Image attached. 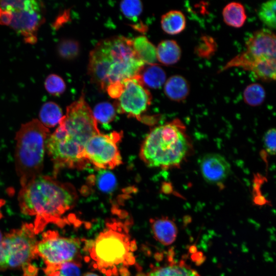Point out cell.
Instances as JSON below:
<instances>
[{"mask_svg":"<svg viewBox=\"0 0 276 276\" xmlns=\"http://www.w3.org/2000/svg\"><path fill=\"white\" fill-rule=\"evenodd\" d=\"M275 35L271 30H257L246 41L245 50L229 61L221 71L233 67L249 71L259 62L275 59Z\"/></svg>","mask_w":276,"mask_h":276,"instance_id":"9c48e42d","label":"cell"},{"mask_svg":"<svg viewBox=\"0 0 276 276\" xmlns=\"http://www.w3.org/2000/svg\"><path fill=\"white\" fill-rule=\"evenodd\" d=\"M145 276H200L183 260L170 261L169 263L154 267Z\"/></svg>","mask_w":276,"mask_h":276,"instance_id":"9a60e30c","label":"cell"},{"mask_svg":"<svg viewBox=\"0 0 276 276\" xmlns=\"http://www.w3.org/2000/svg\"><path fill=\"white\" fill-rule=\"evenodd\" d=\"M40 122L47 128L55 127L63 117L59 106L53 102H46L42 106L39 113Z\"/></svg>","mask_w":276,"mask_h":276,"instance_id":"7402d4cb","label":"cell"},{"mask_svg":"<svg viewBox=\"0 0 276 276\" xmlns=\"http://www.w3.org/2000/svg\"><path fill=\"white\" fill-rule=\"evenodd\" d=\"M80 49L79 43L69 38L60 40L57 47L59 57L67 60L75 59L79 54Z\"/></svg>","mask_w":276,"mask_h":276,"instance_id":"4316f807","label":"cell"},{"mask_svg":"<svg viewBox=\"0 0 276 276\" xmlns=\"http://www.w3.org/2000/svg\"><path fill=\"white\" fill-rule=\"evenodd\" d=\"M122 137V132L96 134L85 144L83 154L85 159L100 170L112 169L122 163L118 144Z\"/></svg>","mask_w":276,"mask_h":276,"instance_id":"30bf717a","label":"cell"},{"mask_svg":"<svg viewBox=\"0 0 276 276\" xmlns=\"http://www.w3.org/2000/svg\"><path fill=\"white\" fill-rule=\"evenodd\" d=\"M275 5V0L266 1L260 5L258 10L260 20L270 30L276 27Z\"/></svg>","mask_w":276,"mask_h":276,"instance_id":"484cf974","label":"cell"},{"mask_svg":"<svg viewBox=\"0 0 276 276\" xmlns=\"http://www.w3.org/2000/svg\"><path fill=\"white\" fill-rule=\"evenodd\" d=\"M100 133L84 94L68 105L59 126L45 142V150L53 164L54 177L63 168L81 170L88 162L84 157L88 140Z\"/></svg>","mask_w":276,"mask_h":276,"instance_id":"6da1fadb","label":"cell"},{"mask_svg":"<svg viewBox=\"0 0 276 276\" xmlns=\"http://www.w3.org/2000/svg\"><path fill=\"white\" fill-rule=\"evenodd\" d=\"M199 166L203 179L211 184L222 183L231 172V165L226 159L217 153H209L204 155Z\"/></svg>","mask_w":276,"mask_h":276,"instance_id":"4fadbf2b","label":"cell"},{"mask_svg":"<svg viewBox=\"0 0 276 276\" xmlns=\"http://www.w3.org/2000/svg\"><path fill=\"white\" fill-rule=\"evenodd\" d=\"M94 266L107 276H128L127 266L135 263L133 252L136 248L126 226L122 222H108L94 241L88 244Z\"/></svg>","mask_w":276,"mask_h":276,"instance_id":"277c9868","label":"cell"},{"mask_svg":"<svg viewBox=\"0 0 276 276\" xmlns=\"http://www.w3.org/2000/svg\"><path fill=\"white\" fill-rule=\"evenodd\" d=\"M123 83V91L113 104L116 111L141 120L142 114L151 104V95L139 75L124 80Z\"/></svg>","mask_w":276,"mask_h":276,"instance_id":"8fae6325","label":"cell"},{"mask_svg":"<svg viewBox=\"0 0 276 276\" xmlns=\"http://www.w3.org/2000/svg\"><path fill=\"white\" fill-rule=\"evenodd\" d=\"M49 133L37 119L22 124L16 133L15 166L21 187L41 174Z\"/></svg>","mask_w":276,"mask_h":276,"instance_id":"8992f818","label":"cell"},{"mask_svg":"<svg viewBox=\"0 0 276 276\" xmlns=\"http://www.w3.org/2000/svg\"><path fill=\"white\" fill-rule=\"evenodd\" d=\"M80 262L71 261L60 265L45 267L44 272L48 276H80Z\"/></svg>","mask_w":276,"mask_h":276,"instance_id":"cb8c5ba5","label":"cell"},{"mask_svg":"<svg viewBox=\"0 0 276 276\" xmlns=\"http://www.w3.org/2000/svg\"><path fill=\"white\" fill-rule=\"evenodd\" d=\"M266 97L265 89L258 83L250 84L244 89L243 93L244 101L251 106H258L264 102Z\"/></svg>","mask_w":276,"mask_h":276,"instance_id":"d4e9b609","label":"cell"},{"mask_svg":"<svg viewBox=\"0 0 276 276\" xmlns=\"http://www.w3.org/2000/svg\"><path fill=\"white\" fill-rule=\"evenodd\" d=\"M78 195L75 187L55 177L39 175L21 187L18 195L21 212L35 216L36 235L49 223L62 227L71 221L64 216L76 205Z\"/></svg>","mask_w":276,"mask_h":276,"instance_id":"7a4b0ae2","label":"cell"},{"mask_svg":"<svg viewBox=\"0 0 276 276\" xmlns=\"http://www.w3.org/2000/svg\"><path fill=\"white\" fill-rule=\"evenodd\" d=\"M120 7L124 16L133 21H137L143 10L142 3L139 0H124Z\"/></svg>","mask_w":276,"mask_h":276,"instance_id":"f1b7e54d","label":"cell"},{"mask_svg":"<svg viewBox=\"0 0 276 276\" xmlns=\"http://www.w3.org/2000/svg\"><path fill=\"white\" fill-rule=\"evenodd\" d=\"M83 276H99V275L93 272H87L85 273Z\"/></svg>","mask_w":276,"mask_h":276,"instance_id":"74e56055","label":"cell"},{"mask_svg":"<svg viewBox=\"0 0 276 276\" xmlns=\"http://www.w3.org/2000/svg\"><path fill=\"white\" fill-rule=\"evenodd\" d=\"M88 73L101 90L139 75L145 64L139 58L132 40L121 36L99 41L89 55Z\"/></svg>","mask_w":276,"mask_h":276,"instance_id":"3957f363","label":"cell"},{"mask_svg":"<svg viewBox=\"0 0 276 276\" xmlns=\"http://www.w3.org/2000/svg\"><path fill=\"white\" fill-rule=\"evenodd\" d=\"M216 49V44L213 38L203 36L197 46L195 51L196 54L203 58L210 57Z\"/></svg>","mask_w":276,"mask_h":276,"instance_id":"1f68e13d","label":"cell"},{"mask_svg":"<svg viewBox=\"0 0 276 276\" xmlns=\"http://www.w3.org/2000/svg\"><path fill=\"white\" fill-rule=\"evenodd\" d=\"M150 226L155 239L164 245H169L175 240L177 228L173 221L168 217L150 220Z\"/></svg>","mask_w":276,"mask_h":276,"instance_id":"5bb4252c","label":"cell"},{"mask_svg":"<svg viewBox=\"0 0 276 276\" xmlns=\"http://www.w3.org/2000/svg\"><path fill=\"white\" fill-rule=\"evenodd\" d=\"M132 46L137 57L144 64H155L157 60L156 48L146 37H136L132 40Z\"/></svg>","mask_w":276,"mask_h":276,"instance_id":"ffe728a7","label":"cell"},{"mask_svg":"<svg viewBox=\"0 0 276 276\" xmlns=\"http://www.w3.org/2000/svg\"><path fill=\"white\" fill-rule=\"evenodd\" d=\"M44 10L41 2L32 0L28 7L12 13L9 26L24 36L27 42H34L37 31L44 21Z\"/></svg>","mask_w":276,"mask_h":276,"instance_id":"7c38bea8","label":"cell"},{"mask_svg":"<svg viewBox=\"0 0 276 276\" xmlns=\"http://www.w3.org/2000/svg\"><path fill=\"white\" fill-rule=\"evenodd\" d=\"M190 90L187 80L179 75L171 76L165 83L164 92L170 100L181 102L188 96Z\"/></svg>","mask_w":276,"mask_h":276,"instance_id":"2e32d148","label":"cell"},{"mask_svg":"<svg viewBox=\"0 0 276 276\" xmlns=\"http://www.w3.org/2000/svg\"><path fill=\"white\" fill-rule=\"evenodd\" d=\"M222 14L224 22L227 25L236 28L242 27L247 18L244 7L237 2H232L226 4Z\"/></svg>","mask_w":276,"mask_h":276,"instance_id":"d6986e66","label":"cell"},{"mask_svg":"<svg viewBox=\"0 0 276 276\" xmlns=\"http://www.w3.org/2000/svg\"><path fill=\"white\" fill-rule=\"evenodd\" d=\"M3 236L1 231H0V243L3 240Z\"/></svg>","mask_w":276,"mask_h":276,"instance_id":"f35d334b","label":"cell"},{"mask_svg":"<svg viewBox=\"0 0 276 276\" xmlns=\"http://www.w3.org/2000/svg\"><path fill=\"white\" fill-rule=\"evenodd\" d=\"M47 91L52 95L58 96L62 94L66 89L65 83L63 79L56 74H50L44 81Z\"/></svg>","mask_w":276,"mask_h":276,"instance_id":"4dcf8cb0","label":"cell"},{"mask_svg":"<svg viewBox=\"0 0 276 276\" xmlns=\"http://www.w3.org/2000/svg\"><path fill=\"white\" fill-rule=\"evenodd\" d=\"M6 201L4 199L0 198V219L3 217L2 212L1 211V208L5 205Z\"/></svg>","mask_w":276,"mask_h":276,"instance_id":"8d00e7d4","label":"cell"},{"mask_svg":"<svg viewBox=\"0 0 276 276\" xmlns=\"http://www.w3.org/2000/svg\"><path fill=\"white\" fill-rule=\"evenodd\" d=\"M116 110L113 105L109 102H102L95 107L93 115L97 122L108 124L112 121L116 117Z\"/></svg>","mask_w":276,"mask_h":276,"instance_id":"83f0119b","label":"cell"},{"mask_svg":"<svg viewBox=\"0 0 276 276\" xmlns=\"http://www.w3.org/2000/svg\"><path fill=\"white\" fill-rule=\"evenodd\" d=\"M157 59L166 65L177 62L181 56V50L178 43L172 39H166L160 42L156 48Z\"/></svg>","mask_w":276,"mask_h":276,"instance_id":"e0dca14e","label":"cell"},{"mask_svg":"<svg viewBox=\"0 0 276 276\" xmlns=\"http://www.w3.org/2000/svg\"><path fill=\"white\" fill-rule=\"evenodd\" d=\"M143 85L151 88H160L165 83L166 74L164 69L157 64L149 65L143 68L139 74Z\"/></svg>","mask_w":276,"mask_h":276,"instance_id":"44dd1931","label":"cell"},{"mask_svg":"<svg viewBox=\"0 0 276 276\" xmlns=\"http://www.w3.org/2000/svg\"><path fill=\"white\" fill-rule=\"evenodd\" d=\"M160 24L162 29L165 33L176 35L185 29L186 18L181 11L172 10L162 15Z\"/></svg>","mask_w":276,"mask_h":276,"instance_id":"ac0fdd59","label":"cell"},{"mask_svg":"<svg viewBox=\"0 0 276 276\" xmlns=\"http://www.w3.org/2000/svg\"><path fill=\"white\" fill-rule=\"evenodd\" d=\"M12 19V13L0 7V25L9 26Z\"/></svg>","mask_w":276,"mask_h":276,"instance_id":"e575fe53","label":"cell"},{"mask_svg":"<svg viewBox=\"0 0 276 276\" xmlns=\"http://www.w3.org/2000/svg\"><path fill=\"white\" fill-rule=\"evenodd\" d=\"M81 245L78 238L64 237L56 231L49 230L42 234L35 252L46 267H53L67 262H80Z\"/></svg>","mask_w":276,"mask_h":276,"instance_id":"ba28073f","label":"cell"},{"mask_svg":"<svg viewBox=\"0 0 276 276\" xmlns=\"http://www.w3.org/2000/svg\"><path fill=\"white\" fill-rule=\"evenodd\" d=\"M191 149L185 126L175 119L149 132L142 144L140 156L148 167L168 169L180 165Z\"/></svg>","mask_w":276,"mask_h":276,"instance_id":"5b68a950","label":"cell"},{"mask_svg":"<svg viewBox=\"0 0 276 276\" xmlns=\"http://www.w3.org/2000/svg\"><path fill=\"white\" fill-rule=\"evenodd\" d=\"M275 130L270 128L265 133L263 137L264 147L266 151L271 155L275 153Z\"/></svg>","mask_w":276,"mask_h":276,"instance_id":"d6a6232c","label":"cell"},{"mask_svg":"<svg viewBox=\"0 0 276 276\" xmlns=\"http://www.w3.org/2000/svg\"><path fill=\"white\" fill-rule=\"evenodd\" d=\"M36 235L33 224L28 223L5 235L0 243L3 270L22 268L37 258Z\"/></svg>","mask_w":276,"mask_h":276,"instance_id":"52a82bcc","label":"cell"},{"mask_svg":"<svg viewBox=\"0 0 276 276\" xmlns=\"http://www.w3.org/2000/svg\"><path fill=\"white\" fill-rule=\"evenodd\" d=\"M255 78L263 81L275 79L276 60L270 59L257 63L249 70Z\"/></svg>","mask_w":276,"mask_h":276,"instance_id":"603a6c76","label":"cell"},{"mask_svg":"<svg viewBox=\"0 0 276 276\" xmlns=\"http://www.w3.org/2000/svg\"><path fill=\"white\" fill-rule=\"evenodd\" d=\"M124 83L117 82L109 85L106 89L108 95L112 98L117 99L121 95L124 89Z\"/></svg>","mask_w":276,"mask_h":276,"instance_id":"836d02e7","label":"cell"},{"mask_svg":"<svg viewBox=\"0 0 276 276\" xmlns=\"http://www.w3.org/2000/svg\"><path fill=\"white\" fill-rule=\"evenodd\" d=\"M22 268L23 276H36L38 273V268L31 263L25 265Z\"/></svg>","mask_w":276,"mask_h":276,"instance_id":"d590c367","label":"cell"},{"mask_svg":"<svg viewBox=\"0 0 276 276\" xmlns=\"http://www.w3.org/2000/svg\"><path fill=\"white\" fill-rule=\"evenodd\" d=\"M94 179L99 189L103 192H110L116 186L114 176L106 170H100Z\"/></svg>","mask_w":276,"mask_h":276,"instance_id":"f546056e","label":"cell"}]
</instances>
